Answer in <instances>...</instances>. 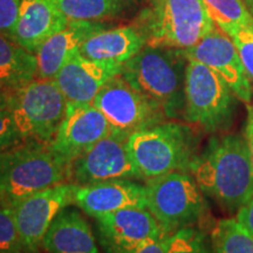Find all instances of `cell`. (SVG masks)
Segmentation results:
<instances>
[{"instance_id": "cell-1", "label": "cell", "mask_w": 253, "mask_h": 253, "mask_svg": "<svg viewBox=\"0 0 253 253\" xmlns=\"http://www.w3.org/2000/svg\"><path fill=\"white\" fill-rule=\"evenodd\" d=\"M190 173L202 192L229 212H237L253 197V167L244 135L213 136Z\"/></svg>"}, {"instance_id": "cell-2", "label": "cell", "mask_w": 253, "mask_h": 253, "mask_svg": "<svg viewBox=\"0 0 253 253\" xmlns=\"http://www.w3.org/2000/svg\"><path fill=\"white\" fill-rule=\"evenodd\" d=\"M186 65L182 49L147 45L123 65L121 74L157 104L168 120H183Z\"/></svg>"}, {"instance_id": "cell-3", "label": "cell", "mask_w": 253, "mask_h": 253, "mask_svg": "<svg viewBox=\"0 0 253 253\" xmlns=\"http://www.w3.org/2000/svg\"><path fill=\"white\" fill-rule=\"evenodd\" d=\"M128 143L140 181L144 182L173 171L190 172L198 155V137L192 126L177 120L135 131Z\"/></svg>"}, {"instance_id": "cell-4", "label": "cell", "mask_w": 253, "mask_h": 253, "mask_svg": "<svg viewBox=\"0 0 253 253\" xmlns=\"http://www.w3.org/2000/svg\"><path fill=\"white\" fill-rule=\"evenodd\" d=\"M134 24L148 46L189 49L216 26L203 0H147Z\"/></svg>"}, {"instance_id": "cell-5", "label": "cell", "mask_w": 253, "mask_h": 253, "mask_svg": "<svg viewBox=\"0 0 253 253\" xmlns=\"http://www.w3.org/2000/svg\"><path fill=\"white\" fill-rule=\"evenodd\" d=\"M7 107L24 143L48 145L67 113V101L54 79L34 78L9 93Z\"/></svg>"}, {"instance_id": "cell-6", "label": "cell", "mask_w": 253, "mask_h": 253, "mask_svg": "<svg viewBox=\"0 0 253 253\" xmlns=\"http://www.w3.org/2000/svg\"><path fill=\"white\" fill-rule=\"evenodd\" d=\"M183 121L210 134L229 130L236 115L237 96L217 73L188 59Z\"/></svg>"}, {"instance_id": "cell-7", "label": "cell", "mask_w": 253, "mask_h": 253, "mask_svg": "<svg viewBox=\"0 0 253 253\" xmlns=\"http://www.w3.org/2000/svg\"><path fill=\"white\" fill-rule=\"evenodd\" d=\"M144 186L147 209L168 236L184 227L199 226L207 217L204 194L190 172L167 173L144 182Z\"/></svg>"}, {"instance_id": "cell-8", "label": "cell", "mask_w": 253, "mask_h": 253, "mask_svg": "<svg viewBox=\"0 0 253 253\" xmlns=\"http://www.w3.org/2000/svg\"><path fill=\"white\" fill-rule=\"evenodd\" d=\"M66 182V167L48 145L25 143L0 167V203L13 207L41 190Z\"/></svg>"}, {"instance_id": "cell-9", "label": "cell", "mask_w": 253, "mask_h": 253, "mask_svg": "<svg viewBox=\"0 0 253 253\" xmlns=\"http://www.w3.org/2000/svg\"><path fill=\"white\" fill-rule=\"evenodd\" d=\"M128 141L129 136L112 131L69 164L66 182L82 186L115 179L140 181Z\"/></svg>"}, {"instance_id": "cell-10", "label": "cell", "mask_w": 253, "mask_h": 253, "mask_svg": "<svg viewBox=\"0 0 253 253\" xmlns=\"http://www.w3.org/2000/svg\"><path fill=\"white\" fill-rule=\"evenodd\" d=\"M93 104L103 114L113 131L130 136L168 120L162 109L118 74L101 88Z\"/></svg>"}, {"instance_id": "cell-11", "label": "cell", "mask_w": 253, "mask_h": 253, "mask_svg": "<svg viewBox=\"0 0 253 253\" xmlns=\"http://www.w3.org/2000/svg\"><path fill=\"white\" fill-rule=\"evenodd\" d=\"M77 185L68 182L49 186L13 205L25 253H40L50 224L62 209L74 203Z\"/></svg>"}, {"instance_id": "cell-12", "label": "cell", "mask_w": 253, "mask_h": 253, "mask_svg": "<svg viewBox=\"0 0 253 253\" xmlns=\"http://www.w3.org/2000/svg\"><path fill=\"white\" fill-rule=\"evenodd\" d=\"M188 59L204 63L226 82L237 99L245 104L253 100L251 79L243 65L238 49L224 31L214 26L197 45L183 50Z\"/></svg>"}, {"instance_id": "cell-13", "label": "cell", "mask_w": 253, "mask_h": 253, "mask_svg": "<svg viewBox=\"0 0 253 253\" xmlns=\"http://www.w3.org/2000/svg\"><path fill=\"white\" fill-rule=\"evenodd\" d=\"M112 131L108 120L94 104L67 107L65 119L48 148L67 169L75 158Z\"/></svg>"}, {"instance_id": "cell-14", "label": "cell", "mask_w": 253, "mask_h": 253, "mask_svg": "<svg viewBox=\"0 0 253 253\" xmlns=\"http://www.w3.org/2000/svg\"><path fill=\"white\" fill-rule=\"evenodd\" d=\"M94 219L106 253H128L147 240L166 235L147 208L122 209Z\"/></svg>"}, {"instance_id": "cell-15", "label": "cell", "mask_w": 253, "mask_h": 253, "mask_svg": "<svg viewBox=\"0 0 253 253\" xmlns=\"http://www.w3.org/2000/svg\"><path fill=\"white\" fill-rule=\"evenodd\" d=\"M123 65L95 61L77 53L65 63L54 80L67 101V107L93 104L104 84L121 74Z\"/></svg>"}, {"instance_id": "cell-16", "label": "cell", "mask_w": 253, "mask_h": 253, "mask_svg": "<svg viewBox=\"0 0 253 253\" xmlns=\"http://www.w3.org/2000/svg\"><path fill=\"white\" fill-rule=\"evenodd\" d=\"M73 205L91 218L106 216L126 208H147L145 186L134 179L77 185Z\"/></svg>"}, {"instance_id": "cell-17", "label": "cell", "mask_w": 253, "mask_h": 253, "mask_svg": "<svg viewBox=\"0 0 253 253\" xmlns=\"http://www.w3.org/2000/svg\"><path fill=\"white\" fill-rule=\"evenodd\" d=\"M107 27L103 21L69 20L37 50V78L54 79L65 63L79 52L84 40Z\"/></svg>"}, {"instance_id": "cell-18", "label": "cell", "mask_w": 253, "mask_h": 253, "mask_svg": "<svg viewBox=\"0 0 253 253\" xmlns=\"http://www.w3.org/2000/svg\"><path fill=\"white\" fill-rule=\"evenodd\" d=\"M55 0H21L17 24L11 38L36 54L45 41L68 24Z\"/></svg>"}, {"instance_id": "cell-19", "label": "cell", "mask_w": 253, "mask_h": 253, "mask_svg": "<svg viewBox=\"0 0 253 253\" xmlns=\"http://www.w3.org/2000/svg\"><path fill=\"white\" fill-rule=\"evenodd\" d=\"M47 253H101L89 221L75 205L62 209L42 242Z\"/></svg>"}, {"instance_id": "cell-20", "label": "cell", "mask_w": 253, "mask_h": 253, "mask_svg": "<svg viewBox=\"0 0 253 253\" xmlns=\"http://www.w3.org/2000/svg\"><path fill=\"white\" fill-rule=\"evenodd\" d=\"M147 46V41L136 25L129 24L104 28L82 43L79 53L95 61L125 65Z\"/></svg>"}, {"instance_id": "cell-21", "label": "cell", "mask_w": 253, "mask_h": 253, "mask_svg": "<svg viewBox=\"0 0 253 253\" xmlns=\"http://www.w3.org/2000/svg\"><path fill=\"white\" fill-rule=\"evenodd\" d=\"M37 56L0 33V88L8 93L37 78Z\"/></svg>"}, {"instance_id": "cell-22", "label": "cell", "mask_w": 253, "mask_h": 253, "mask_svg": "<svg viewBox=\"0 0 253 253\" xmlns=\"http://www.w3.org/2000/svg\"><path fill=\"white\" fill-rule=\"evenodd\" d=\"M137 0H55L68 20L103 21L122 17L136 6Z\"/></svg>"}, {"instance_id": "cell-23", "label": "cell", "mask_w": 253, "mask_h": 253, "mask_svg": "<svg viewBox=\"0 0 253 253\" xmlns=\"http://www.w3.org/2000/svg\"><path fill=\"white\" fill-rule=\"evenodd\" d=\"M210 242L213 253H253V235L236 218L216 221Z\"/></svg>"}, {"instance_id": "cell-24", "label": "cell", "mask_w": 253, "mask_h": 253, "mask_svg": "<svg viewBox=\"0 0 253 253\" xmlns=\"http://www.w3.org/2000/svg\"><path fill=\"white\" fill-rule=\"evenodd\" d=\"M214 25L227 36L244 27H253V14L245 0H203Z\"/></svg>"}, {"instance_id": "cell-25", "label": "cell", "mask_w": 253, "mask_h": 253, "mask_svg": "<svg viewBox=\"0 0 253 253\" xmlns=\"http://www.w3.org/2000/svg\"><path fill=\"white\" fill-rule=\"evenodd\" d=\"M167 253H213V251L210 237L199 226H191L171 235Z\"/></svg>"}, {"instance_id": "cell-26", "label": "cell", "mask_w": 253, "mask_h": 253, "mask_svg": "<svg viewBox=\"0 0 253 253\" xmlns=\"http://www.w3.org/2000/svg\"><path fill=\"white\" fill-rule=\"evenodd\" d=\"M0 253H25L12 205L0 203Z\"/></svg>"}, {"instance_id": "cell-27", "label": "cell", "mask_w": 253, "mask_h": 253, "mask_svg": "<svg viewBox=\"0 0 253 253\" xmlns=\"http://www.w3.org/2000/svg\"><path fill=\"white\" fill-rule=\"evenodd\" d=\"M25 144L14 125L8 107L0 108V153L13 150Z\"/></svg>"}, {"instance_id": "cell-28", "label": "cell", "mask_w": 253, "mask_h": 253, "mask_svg": "<svg viewBox=\"0 0 253 253\" xmlns=\"http://www.w3.org/2000/svg\"><path fill=\"white\" fill-rule=\"evenodd\" d=\"M238 49L243 65L253 82V27L239 28L230 34Z\"/></svg>"}, {"instance_id": "cell-29", "label": "cell", "mask_w": 253, "mask_h": 253, "mask_svg": "<svg viewBox=\"0 0 253 253\" xmlns=\"http://www.w3.org/2000/svg\"><path fill=\"white\" fill-rule=\"evenodd\" d=\"M20 6L21 0H0V33L11 37Z\"/></svg>"}, {"instance_id": "cell-30", "label": "cell", "mask_w": 253, "mask_h": 253, "mask_svg": "<svg viewBox=\"0 0 253 253\" xmlns=\"http://www.w3.org/2000/svg\"><path fill=\"white\" fill-rule=\"evenodd\" d=\"M170 237L171 236L163 235L156 238H151L128 253H167Z\"/></svg>"}, {"instance_id": "cell-31", "label": "cell", "mask_w": 253, "mask_h": 253, "mask_svg": "<svg viewBox=\"0 0 253 253\" xmlns=\"http://www.w3.org/2000/svg\"><path fill=\"white\" fill-rule=\"evenodd\" d=\"M236 219L242 223L253 235V197L248 203L238 209L236 212Z\"/></svg>"}, {"instance_id": "cell-32", "label": "cell", "mask_w": 253, "mask_h": 253, "mask_svg": "<svg viewBox=\"0 0 253 253\" xmlns=\"http://www.w3.org/2000/svg\"><path fill=\"white\" fill-rule=\"evenodd\" d=\"M246 109H248V116H246L244 137L246 144H248L250 158H251L253 167V100L251 101V103L246 104Z\"/></svg>"}, {"instance_id": "cell-33", "label": "cell", "mask_w": 253, "mask_h": 253, "mask_svg": "<svg viewBox=\"0 0 253 253\" xmlns=\"http://www.w3.org/2000/svg\"><path fill=\"white\" fill-rule=\"evenodd\" d=\"M8 96H9L8 91L2 89V88H0V108H1V107L7 106Z\"/></svg>"}, {"instance_id": "cell-34", "label": "cell", "mask_w": 253, "mask_h": 253, "mask_svg": "<svg viewBox=\"0 0 253 253\" xmlns=\"http://www.w3.org/2000/svg\"><path fill=\"white\" fill-rule=\"evenodd\" d=\"M11 153H12V150L5 151V153H0V167H1L2 164H4L6 161H7V158L9 157Z\"/></svg>"}, {"instance_id": "cell-35", "label": "cell", "mask_w": 253, "mask_h": 253, "mask_svg": "<svg viewBox=\"0 0 253 253\" xmlns=\"http://www.w3.org/2000/svg\"><path fill=\"white\" fill-rule=\"evenodd\" d=\"M245 2H246V5H248L250 11L253 9V0H245Z\"/></svg>"}, {"instance_id": "cell-36", "label": "cell", "mask_w": 253, "mask_h": 253, "mask_svg": "<svg viewBox=\"0 0 253 253\" xmlns=\"http://www.w3.org/2000/svg\"><path fill=\"white\" fill-rule=\"evenodd\" d=\"M251 13H252V14H253V9H251Z\"/></svg>"}]
</instances>
